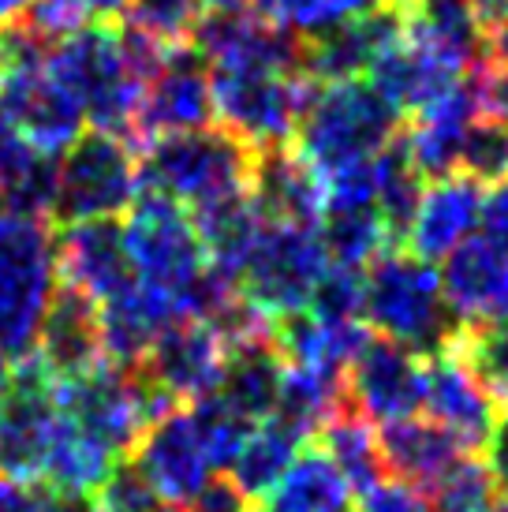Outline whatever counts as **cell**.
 <instances>
[{
    "instance_id": "obj_1",
    "label": "cell",
    "mask_w": 508,
    "mask_h": 512,
    "mask_svg": "<svg viewBox=\"0 0 508 512\" xmlns=\"http://www.w3.org/2000/svg\"><path fill=\"white\" fill-rule=\"evenodd\" d=\"M400 109L370 79H340L314 90L299 116L296 150L318 176L370 161L396 139Z\"/></svg>"
},
{
    "instance_id": "obj_2",
    "label": "cell",
    "mask_w": 508,
    "mask_h": 512,
    "mask_svg": "<svg viewBox=\"0 0 508 512\" xmlns=\"http://www.w3.org/2000/svg\"><path fill=\"white\" fill-rule=\"evenodd\" d=\"M456 314L445 303L441 277L430 262L411 251H381L363 270V322L378 337L411 348L415 356H434L456 337Z\"/></svg>"
},
{
    "instance_id": "obj_3",
    "label": "cell",
    "mask_w": 508,
    "mask_h": 512,
    "mask_svg": "<svg viewBox=\"0 0 508 512\" xmlns=\"http://www.w3.org/2000/svg\"><path fill=\"white\" fill-rule=\"evenodd\" d=\"M45 68L75 98L94 131H109L120 139L131 135V120H135L146 83L127 60L120 27L113 23L86 27L83 23L49 49Z\"/></svg>"
},
{
    "instance_id": "obj_4",
    "label": "cell",
    "mask_w": 508,
    "mask_h": 512,
    "mask_svg": "<svg viewBox=\"0 0 508 512\" xmlns=\"http://www.w3.org/2000/svg\"><path fill=\"white\" fill-rule=\"evenodd\" d=\"M251 169L254 146L236 139L221 124H210L198 131L161 135L150 146H142L139 184L198 210L206 202L247 191Z\"/></svg>"
},
{
    "instance_id": "obj_5",
    "label": "cell",
    "mask_w": 508,
    "mask_h": 512,
    "mask_svg": "<svg viewBox=\"0 0 508 512\" xmlns=\"http://www.w3.org/2000/svg\"><path fill=\"white\" fill-rule=\"evenodd\" d=\"M57 251L49 217L0 210V359L34 352L38 326L57 292Z\"/></svg>"
},
{
    "instance_id": "obj_6",
    "label": "cell",
    "mask_w": 508,
    "mask_h": 512,
    "mask_svg": "<svg viewBox=\"0 0 508 512\" xmlns=\"http://www.w3.org/2000/svg\"><path fill=\"white\" fill-rule=\"evenodd\" d=\"M57 397L71 427H79L116 460L131 456L135 441L157 415L176 408L139 370H120L109 363L86 370L71 382H57Z\"/></svg>"
},
{
    "instance_id": "obj_7",
    "label": "cell",
    "mask_w": 508,
    "mask_h": 512,
    "mask_svg": "<svg viewBox=\"0 0 508 512\" xmlns=\"http://www.w3.org/2000/svg\"><path fill=\"white\" fill-rule=\"evenodd\" d=\"M139 191V157L131 154V143L109 131H86L57 157V191L49 217L71 225L127 214Z\"/></svg>"
},
{
    "instance_id": "obj_8",
    "label": "cell",
    "mask_w": 508,
    "mask_h": 512,
    "mask_svg": "<svg viewBox=\"0 0 508 512\" xmlns=\"http://www.w3.org/2000/svg\"><path fill=\"white\" fill-rule=\"evenodd\" d=\"M325 270H329V255L318 240V228L266 225L236 288L262 318L277 322L284 314L307 311Z\"/></svg>"
},
{
    "instance_id": "obj_9",
    "label": "cell",
    "mask_w": 508,
    "mask_h": 512,
    "mask_svg": "<svg viewBox=\"0 0 508 512\" xmlns=\"http://www.w3.org/2000/svg\"><path fill=\"white\" fill-rule=\"evenodd\" d=\"M213 116L254 150L288 146L314 94V79L288 72H210Z\"/></svg>"
},
{
    "instance_id": "obj_10",
    "label": "cell",
    "mask_w": 508,
    "mask_h": 512,
    "mask_svg": "<svg viewBox=\"0 0 508 512\" xmlns=\"http://www.w3.org/2000/svg\"><path fill=\"white\" fill-rule=\"evenodd\" d=\"M60 419L57 382L42 359L34 352L15 359L0 393V471L15 483H42Z\"/></svg>"
},
{
    "instance_id": "obj_11",
    "label": "cell",
    "mask_w": 508,
    "mask_h": 512,
    "mask_svg": "<svg viewBox=\"0 0 508 512\" xmlns=\"http://www.w3.org/2000/svg\"><path fill=\"white\" fill-rule=\"evenodd\" d=\"M210 72H303V38L273 27L254 12H210L191 34ZM311 79V75H307Z\"/></svg>"
},
{
    "instance_id": "obj_12",
    "label": "cell",
    "mask_w": 508,
    "mask_h": 512,
    "mask_svg": "<svg viewBox=\"0 0 508 512\" xmlns=\"http://www.w3.org/2000/svg\"><path fill=\"white\" fill-rule=\"evenodd\" d=\"M426 363L411 348L374 337L370 333L363 348L352 356L344 370V397L355 412H363L370 423H396L423 412Z\"/></svg>"
},
{
    "instance_id": "obj_13",
    "label": "cell",
    "mask_w": 508,
    "mask_h": 512,
    "mask_svg": "<svg viewBox=\"0 0 508 512\" xmlns=\"http://www.w3.org/2000/svg\"><path fill=\"white\" fill-rule=\"evenodd\" d=\"M217 124L213 120V83L206 60H198L187 45L172 49L165 68L142 86L139 109L131 120V146H150L161 135H180Z\"/></svg>"
},
{
    "instance_id": "obj_14",
    "label": "cell",
    "mask_w": 508,
    "mask_h": 512,
    "mask_svg": "<svg viewBox=\"0 0 508 512\" xmlns=\"http://www.w3.org/2000/svg\"><path fill=\"white\" fill-rule=\"evenodd\" d=\"M225 352V337L213 322L176 318L157 333V341L150 344L146 359L135 370L154 389H161L172 404H180V400L195 404L217 389L221 370H225Z\"/></svg>"
},
{
    "instance_id": "obj_15",
    "label": "cell",
    "mask_w": 508,
    "mask_h": 512,
    "mask_svg": "<svg viewBox=\"0 0 508 512\" xmlns=\"http://www.w3.org/2000/svg\"><path fill=\"white\" fill-rule=\"evenodd\" d=\"M0 116L45 157L64 154L83 135L86 120L75 98L49 75L45 64L4 72V79H0Z\"/></svg>"
},
{
    "instance_id": "obj_16",
    "label": "cell",
    "mask_w": 508,
    "mask_h": 512,
    "mask_svg": "<svg viewBox=\"0 0 508 512\" xmlns=\"http://www.w3.org/2000/svg\"><path fill=\"white\" fill-rule=\"evenodd\" d=\"M53 251H57L60 285L83 292L94 303H105L135 285L124 225L116 217L71 221L60 232H53Z\"/></svg>"
},
{
    "instance_id": "obj_17",
    "label": "cell",
    "mask_w": 508,
    "mask_h": 512,
    "mask_svg": "<svg viewBox=\"0 0 508 512\" xmlns=\"http://www.w3.org/2000/svg\"><path fill=\"white\" fill-rule=\"evenodd\" d=\"M131 453H135L131 464L139 468V475L150 483L157 498L169 505H187L198 486L217 471L191 412H176V408L157 415L154 423L142 430Z\"/></svg>"
},
{
    "instance_id": "obj_18",
    "label": "cell",
    "mask_w": 508,
    "mask_h": 512,
    "mask_svg": "<svg viewBox=\"0 0 508 512\" xmlns=\"http://www.w3.org/2000/svg\"><path fill=\"white\" fill-rule=\"evenodd\" d=\"M404 38L396 4L381 0L378 8L344 19L337 27L303 38V72L314 83H340V79H367L374 60Z\"/></svg>"
},
{
    "instance_id": "obj_19",
    "label": "cell",
    "mask_w": 508,
    "mask_h": 512,
    "mask_svg": "<svg viewBox=\"0 0 508 512\" xmlns=\"http://www.w3.org/2000/svg\"><path fill=\"white\" fill-rule=\"evenodd\" d=\"M423 412L471 453V449H482L494 430L497 400L486 393L475 370L467 367L464 356L449 344L434 356H426Z\"/></svg>"
},
{
    "instance_id": "obj_20",
    "label": "cell",
    "mask_w": 508,
    "mask_h": 512,
    "mask_svg": "<svg viewBox=\"0 0 508 512\" xmlns=\"http://www.w3.org/2000/svg\"><path fill=\"white\" fill-rule=\"evenodd\" d=\"M404 27V42L423 49L441 68L464 79L486 60V27L475 0H393Z\"/></svg>"
},
{
    "instance_id": "obj_21",
    "label": "cell",
    "mask_w": 508,
    "mask_h": 512,
    "mask_svg": "<svg viewBox=\"0 0 508 512\" xmlns=\"http://www.w3.org/2000/svg\"><path fill=\"white\" fill-rule=\"evenodd\" d=\"M482 199H486V191L467 172H449L441 180H430V187H423V195H419L415 217L404 236L408 251L423 262L449 258L460 243L475 236Z\"/></svg>"
},
{
    "instance_id": "obj_22",
    "label": "cell",
    "mask_w": 508,
    "mask_h": 512,
    "mask_svg": "<svg viewBox=\"0 0 508 512\" xmlns=\"http://www.w3.org/2000/svg\"><path fill=\"white\" fill-rule=\"evenodd\" d=\"M254 210L266 225H311L318 228L325 206L322 176L299 157L296 146H269L254 150L251 184H247Z\"/></svg>"
},
{
    "instance_id": "obj_23",
    "label": "cell",
    "mask_w": 508,
    "mask_h": 512,
    "mask_svg": "<svg viewBox=\"0 0 508 512\" xmlns=\"http://www.w3.org/2000/svg\"><path fill=\"white\" fill-rule=\"evenodd\" d=\"M34 356L53 374V382H71L86 370L101 367L105 352H101L98 303L75 288L57 285L42 314V326H38Z\"/></svg>"
},
{
    "instance_id": "obj_24",
    "label": "cell",
    "mask_w": 508,
    "mask_h": 512,
    "mask_svg": "<svg viewBox=\"0 0 508 512\" xmlns=\"http://www.w3.org/2000/svg\"><path fill=\"white\" fill-rule=\"evenodd\" d=\"M475 120H479L475 98L460 79L430 105H423L415 113V124L408 128V135L400 139L411 169L423 180H441L449 172H460V146H464V135Z\"/></svg>"
},
{
    "instance_id": "obj_25",
    "label": "cell",
    "mask_w": 508,
    "mask_h": 512,
    "mask_svg": "<svg viewBox=\"0 0 508 512\" xmlns=\"http://www.w3.org/2000/svg\"><path fill=\"white\" fill-rule=\"evenodd\" d=\"M176 318H180V311L172 307V299H165L142 281L124 288L120 296L98 303L105 363L120 370H135L146 359L150 344L157 341V333Z\"/></svg>"
},
{
    "instance_id": "obj_26",
    "label": "cell",
    "mask_w": 508,
    "mask_h": 512,
    "mask_svg": "<svg viewBox=\"0 0 508 512\" xmlns=\"http://www.w3.org/2000/svg\"><path fill=\"white\" fill-rule=\"evenodd\" d=\"M441 288L449 311L464 326L508 318V262L479 236L464 240L445 258Z\"/></svg>"
},
{
    "instance_id": "obj_27",
    "label": "cell",
    "mask_w": 508,
    "mask_h": 512,
    "mask_svg": "<svg viewBox=\"0 0 508 512\" xmlns=\"http://www.w3.org/2000/svg\"><path fill=\"white\" fill-rule=\"evenodd\" d=\"M225 348V370H221V382L213 393L225 400L228 408H236L247 423H262L277 412L284 367H288L273 341V329L232 341Z\"/></svg>"
},
{
    "instance_id": "obj_28",
    "label": "cell",
    "mask_w": 508,
    "mask_h": 512,
    "mask_svg": "<svg viewBox=\"0 0 508 512\" xmlns=\"http://www.w3.org/2000/svg\"><path fill=\"white\" fill-rule=\"evenodd\" d=\"M378 449L385 475L411 486V490H419V494L426 486L438 483L460 456H467V449L452 438L449 430H441L434 419H419V415L381 423Z\"/></svg>"
},
{
    "instance_id": "obj_29",
    "label": "cell",
    "mask_w": 508,
    "mask_h": 512,
    "mask_svg": "<svg viewBox=\"0 0 508 512\" xmlns=\"http://www.w3.org/2000/svg\"><path fill=\"white\" fill-rule=\"evenodd\" d=\"M191 221H195L202 251H206V266L217 277L236 285L247 258H251L254 243L266 228L262 214L254 210L251 195L240 191V195H228V199L206 202V206L191 210Z\"/></svg>"
},
{
    "instance_id": "obj_30",
    "label": "cell",
    "mask_w": 508,
    "mask_h": 512,
    "mask_svg": "<svg viewBox=\"0 0 508 512\" xmlns=\"http://www.w3.org/2000/svg\"><path fill=\"white\" fill-rule=\"evenodd\" d=\"M53 191H57V157H45L42 150H34L0 116V210L49 217L53 214Z\"/></svg>"
},
{
    "instance_id": "obj_31",
    "label": "cell",
    "mask_w": 508,
    "mask_h": 512,
    "mask_svg": "<svg viewBox=\"0 0 508 512\" xmlns=\"http://www.w3.org/2000/svg\"><path fill=\"white\" fill-rule=\"evenodd\" d=\"M269 512H355V490L322 449H299L277 486L266 494Z\"/></svg>"
},
{
    "instance_id": "obj_32",
    "label": "cell",
    "mask_w": 508,
    "mask_h": 512,
    "mask_svg": "<svg viewBox=\"0 0 508 512\" xmlns=\"http://www.w3.org/2000/svg\"><path fill=\"white\" fill-rule=\"evenodd\" d=\"M370 83L378 86L385 98L393 101L400 113H419L423 105L445 94L449 86L460 83V75H452L449 68H441L434 57H426L423 49H415L411 42H400L393 49H385L374 68L367 75Z\"/></svg>"
},
{
    "instance_id": "obj_33",
    "label": "cell",
    "mask_w": 508,
    "mask_h": 512,
    "mask_svg": "<svg viewBox=\"0 0 508 512\" xmlns=\"http://www.w3.org/2000/svg\"><path fill=\"white\" fill-rule=\"evenodd\" d=\"M318 438H322V453L337 464L340 475L348 479V486H352L359 498L367 490H374L378 483H385L378 430H374V423H370L367 415L355 412L348 400L325 419Z\"/></svg>"
},
{
    "instance_id": "obj_34",
    "label": "cell",
    "mask_w": 508,
    "mask_h": 512,
    "mask_svg": "<svg viewBox=\"0 0 508 512\" xmlns=\"http://www.w3.org/2000/svg\"><path fill=\"white\" fill-rule=\"evenodd\" d=\"M318 240L329 262L348 270H367L385 247H393L374 202H325L318 217Z\"/></svg>"
},
{
    "instance_id": "obj_35",
    "label": "cell",
    "mask_w": 508,
    "mask_h": 512,
    "mask_svg": "<svg viewBox=\"0 0 508 512\" xmlns=\"http://www.w3.org/2000/svg\"><path fill=\"white\" fill-rule=\"evenodd\" d=\"M116 468V456H109L94 438H86L79 427H71L68 419H60V430L53 438L49 460H45L42 483L53 494L68 498H94L105 475Z\"/></svg>"
},
{
    "instance_id": "obj_36",
    "label": "cell",
    "mask_w": 508,
    "mask_h": 512,
    "mask_svg": "<svg viewBox=\"0 0 508 512\" xmlns=\"http://www.w3.org/2000/svg\"><path fill=\"white\" fill-rule=\"evenodd\" d=\"M299 449H303V441L284 427V423H277V419L269 415V419H262V423L243 438L240 453L232 456V464H228V479L247 494V501L251 498L266 501V494L277 486V479H281L284 468L296 460Z\"/></svg>"
},
{
    "instance_id": "obj_37",
    "label": "cell",
    "mask_w": 508,
    "mask_h": 512,
    "mask_svg": "<svg viewBox=\"0 0 508 512\" xmlns=\"http://www.w3.org/2000/svg\"><path fill=\"white\" fill-rule=\"evenodd\" d=\"M452 348L475 370V378L486 385L497 408H508V318L460 326L452 337Z\"/></svg>"
},
{
    "instance_id": "obj_38",
    "label": "cell",
    "mask_w": 508,
    "mask_h": 512,
    "mask_svg": "<svg viewBox=\"0 0 508 512\" xmlns=\"http://www.w3.org/2000/svg\"><path fill=\"white\" fill-rule=\"evenodd\" d=\"M426 512H494L501 501L486 460L460 456L434 486H426Z\"/></svg>"
},
{
    "instance_id": "obj_39",
    "label": "cell",
    "mask_w": 508,
    "mask_h": 512,
    "mask_svg": "<svg viewBox=\"0 0 508 512\" xmlns=\"http://www.w3.org/2000/svg\"><path fill=\"white\" fill-rule=\"evenodd\" d=\"M251 4L258 19L288 30V34H299V38H314L344 19L378 8L381 0H251Z\"/></svg>"
},
{
    "instance_id": "obj_40",
    "label": "cell",
    "mask_w": 508,
    "mask_h": 512,
    "mask_svg": "<svg viewBox=\"0 0 508 512\" xmlns=\"http://www.w3.org/2000/svg\"><path fill=\"white\" fill-rule=\"evenodd\" d=\"M127 27L154 38V42L180 49L191 42L198 19H202V4L198 0H127Z\"/></svg>"
},
{
    "instance_id": "obj_41",
    "label": "cell",
    "mask_w": 508,
    "mask_h": 512,
    "mask_svg": "<svg viewBox=\"0 0 508 512\" xmlns=\"http://www.w3.org/2000/svg\"><path fill=\"white\" fill-rule=\"evenodd\" d=\"M187 412H191L198 434H202V445H206V453H210L213 468H228V464H232V456L240 453L243 438L258 427V423H247L236 408H228L217 393L195 400Z\"/></svg>"
},
{
    "instance_id": "obj_42",
    "label": "cell",
    "mask_w": 508,
    "mask_h": 512,
    "mask_svg": "<svg viewBox=\"0 0 508 512\" xmlns=\"http://www.w3.org/2000/svg\"><path fill=\"white\" fill-rule=\"evenodd\" d=\"M460 172H467L479 184L508 180V124L475 120L460 146Z\"/></svg>"
},
{
    "instance_id": "obj_43",
    "label": "cell",
    "mask_w": 508,
    "mask_h": 512,
    "mask_svg": "<svg viewBox=\"0 0 508 512\" xmlns=\"http://www.w3.org/2000/svg\"><path fill=\"white\" fill-rule=\"evenodd\" d=\"M307 311L322 322H363V270L329 262Z\"/></svg>"
},
{
    "instance_id": "obj_44",
    "label": "cell",
    "mask_w": 508,
    "mask_h": 512,
    "mask_svg": "<svg viewBox=\"0 0 508 512\" xmlns=\"http://www.w3.org/2000/svg\"><path fill=\"white\" fill-rule=\"evenodd\" d=\"M94 512H157V494L150 490V483L139 475V468L124 460L120 468H113L105 475V483L98 486L94 494Z\"/></svg>"
},
{
    "instance_id": "obj_45",
    "label": "cell",
    "mask_w": 508,
    "mask_h": 512,
    "mask_svg": "<svg viewBox=\"0 0 508 512\" xmlns=\"http://www.w3.org/2000/svg\"><path fill=\"white\" fill-rule=\"evenodd\" d=\"M467 90H471V98H475L479 120L508 124V68L505 64H494V60L486 57L479 68L467 72Z\"/></svg>"
},
{
    "instance_id": "obj_46",
    "label": "cell",
    "mask_w": 508,
    "mask_h": 512,
    "mask_svg": "<svg viewBox=\"0 0 508 512\" xmlns=\"http://www.w3.org/2000/svg\"><path fill=\"white\" fill-rule=\"evenodd\" d=\"M486 247H494L497 255L508 262V180L494 184V191L482 199V214H479V228H475Z\"/></svg>"
},
{
    "instance_id": "obj_47",
    "label": "cell",
    "mask_w": 508,
    "mask_h": 512,
    "mask_svg": "<svg viewBox=\"0 0 508 512\" xmlns=\"http://www.w3.org/2000/svg\"><path fill=\"white\" fill-rule=\"evenodd\" d=\"M184 512H251V509H247V494L228 475H210L191 494Z\"/></svg>"
},
{
    "instance_id": "obj_48",
    "label": "cell",
    "mask_w": 508,
    "mask_h": 512,
    "mask_svg": "<svg viewBox=\"0 0 508 512\" xmlns=\"http://www.w3.org/2000/svg\"><path fill=\"white\" fill-rule=\"evenodd\" d=\"M355 512H426V501L419 490L396 483V479H385V483H378L359 498Z\"/></svg>"
},
{
    "instance_id": "obj_49",
    "label": "cell",
    "mask_w": 508,
    "mask_h": 512,
    "mask_svg": "<svg viewBox=\"0 0 508 512\" xmlns=\"http://www.w3.org/2000/svg\"><path fill=\"white\" fill-rule=\"evenodd\" d=\"M0 512H49V494L38 483H15L0 471Z\"/></svg>"
},
{
    "instance_id": "obj_50",
    "label": "cell",
    "mask_w": 508,
    "mask_h": 512,
    "mask_svg": "<svg viewBox=\"0 0 508 512\" xmlns=\"http://www.w3.org/2000/svg\"><path fill=\"white\" fill-rule=\"evenodd\" d=\"M482 449H486V468H490V475H494L497 490L508 498V408L505 412H497V423Z\"/></svg>"
},
{
    "instance_id": "obj_51",
    "label": "cell",
    "mask_w": 508,
    "mask_h": 512,
    "mask_svg": "<svg viewBox=\"0 0 508 512\" xmlns=\"http://www.w3.org/2000/svg\"><path fill=\"white\" fill-rule=\"evenodd\" d=\"M86 12H94L98 19H113L127 8V0H83Z\"/></svg>"
},
{
    "instance_id": "obj_52",
    "label": "cell",
    "mask_w": 508,
    "mask_h": 512,
    "mask_svg": "<svg viewBox=\"0 0 508 512\" xmlns=\"http://www.w3.org/2000/svg\"><path fill=\"white\" fill-rule=\"evenodd\" d=\"M30 4H34V0H0V23H12V19H19Z\"/></svg>"
},
{
    "instance_id": "obj_53",
    "label": "cell",
    "mask_w": 508,
    "mask_h": 512,
    "mask_svg": "<svg viewBox=\"0 0 508 512\" xmlns=\"http://www.w3.org/2000/svg\"><path fill=\"white\" fill-rule=\"evenodd\" d=\"M202 8H210V12H240L247 0H198Z\"/></svg>"
},
{
    "instance_id": "obj_54",
    "label": "cell",
    "mask_w": 508,
    "mask_h": 512,
    "mask_svg": "<svg viewBox=\"0 0 508 512\" xmlns=\"http://www.w3.org/2000/svg\"><path fill=\"white\" fill-rule=\"evenodd\" d=\"M8 72V49H4V34H0V79Z\"/></svg>"
},
{
    "instance_id": "obj_55",
    "label": "cell",
    "mask_w": 508,
    "mask_h": 512,
    "mask_svg": "<svg viewBox=\"0 0 508 512\" xmlns=\"http://www.w3.org/2000/svg\"><path fill=\"white\" fill-rule=\"evenodd\" d=\"M4 385H8V363L0 359V393H4Z\"/></svg>"
},
{
    "instance_id": "obj_56",
    "label": "cell",
    "mask_w": 508,
    "mask_h": 512,
    "mask_svg": "<svg viewBox=\"0 0 508 512\" xmlns=\"http://www.w3.org/2000/svg\"><path fill=\"white\" fill-rule=\"evenodd\" d=\"M157 512H184V509H180V505H172V509H157Z\"/></svg>"
},
{
    "instance_id": "obj_57",
    "label": "cell",
    "mask_w": 508,
    "mask_h": 512,
    "mask_svg": "<svg viewBox=\"0 0 508 512\" xmlns=\"http://www.w3.org/2000/svg\"><path fill=\"white\" fill-rule=\"evenodd\" d=\"M262 512H269V509H262Z\"/></svg>"
}]
</instances>
